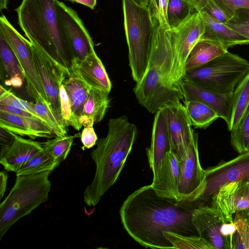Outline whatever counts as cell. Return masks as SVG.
<instances>
[{
  "mask_svg": "<svg viewBox=\"0 0 249 249\" xmlns=\"http://www.w3.org/2000/svg\"><path fill=\"white\" fill-rule=\"evenodd\" d=\"M196 203L159 196L151 184L146 185L124 201L120 210L121 220L128 234L141 246L153 249H174L164 232L199 236L192 221Z\"/></svg>",
  "mask_w": 249,
  "mask_h": 249,
  "instance_id": "cell-1",
  "label": "cell"
},
{
  "mask_svg": "<svg viewBox=\"0 0 249 249\" xmlns=\"http://www.w3.org/2000/svg\"><path fill=\"white\" fill-rule=\"evenodd\" d=\"M153 33L148 66L133 89L142 106L155 113L165 104L183 99L180 85L173 79V38L171 29L153 17Z\"/></svg>",
  "mask_w": 249,
  "mask_h": 249,
  "instance_id": "cell-2",
  "label": "cell"
},
{
  "mask_svg": "<svg viewBox=\"0 0 249 249\" xmlns=\"http://www.w3.org/2000/svg\"><path fill=\"white\" fill-rule=\"evenodd\" d=\"M107 126V136L98 141L90 154L96 170L84 193V202L89 206H96L116 182L138 134L137 126L125 115L109 119Z\"/></svg>",
  "mask_w": 249,
  "mask_h": 249,
  "instance_id": "cell-3",
  "label": "cell"
},
{
  "mask_svg": "<svg viewBox=\"0 0 249 249\" xmlns=\"http://www.w3.org/2000/svg\"><path fill=\"white\" fill-rule=\"evenodd\" d=\"M55 0H22L15 11L29 40L58 62L70 77L73 56L58 18Z\"/></svg>",
  "mask_w": 249,
  "mask_h": 249,
  "instance_id": "cell-4",
  "label": "cell"
},
{
  "mask_svg": "<svg viewBox=\"0 0 249 249\" xmlns=\"http://www.w3.org/2000/svg\"><path fill=\"white\" fill-rule=\"evenodd\" d=\"M51 173L17 176L14 186L0 204V240L18 220L47 200Z\"/></svg>",
  "mask_w": 249,
  "mask_h": 249,
  "instance_id": "cell-5",
  "label": "cell"
},
{
  "mask_svg": "<svg viewBox=\"0 0 249 249\" xmlns=\"http://www.w3.org/2000/svg\"><path fill=\"white\" fill-rule=\"evenodd\" d=\"M124 27L128 48L129 66L133 80L139 82L148 66L153 33L148 6L134 0H122Z\"/></svg>",
  "mask_w": 249,
  "mask_h": 249,
  "instance_id": "cell-6",
  "label": "cell"
},
{
  "mask_svg": "<svg viewBox=\"0 0 249 249\" xmlns=\"http://www.w3.org/2000/svg\"><path fill=\"white\" fill-rule=\"evenodd\" d=\"M249 72V62L228 51L198 68L187 71L183 77L217 92L232 93Z\"/></svg>",
  "mask_w": 249,
  "mask_h": 249,
  "instance_id": "cell-7",
  "label": "cell"
},
{
  "mask_svg": "<svg viewBox=\"0 0 249 249\" xmlns=\"http://www.w3.org/2000/svg\"><path fill=\"white\" fill-rule=\"evenodd\" d=\"M0 32L13 51L23 70L29 95L35 101L40 100L49 106L33 58L31 42L23 37L3 15L0 18Z\"/></svg>",
  "mask_w": 249,
  "mask_h": 249,
  "instance_id": "cell-8",
  "label": "cell"
},
{
  "mask_svg": "<svg viewBox=\"0 0 249 249\" xmlns=\"http://www.w3.org/2000/svg\"><path fill=\"white\" fill-rule=\"evenodd\" d=\"M31 48L49 107L60 124L67 130L61 115L60 89L64 80L69 76L65 69L47 53L32 43Z\"/></svg>",
  "mask_w": 249,
  "mask_h": 249,
  "instance_id": "cell-9",
  "label": "cell"
},
{
  "mask_svg": "<svg viewBox=\"0 0 249 249\" xmlns=\"http://www.w3.org/2000/svg\"><path fill=\"white\" fill-rule=\"evenodd\" d=\"M171 30L173 47L172 75L174 80L179 84L186 73L185 66L189 54L204 33V24L198 12Z\"/></svg>",
  "mask_w": 249,
  "mask_h": 249,
  "instance_id": "cell-10",
  "label": "cell"
},
{
  "mask_svg": "<svg viewBox=\"0 0 249 249\" xmlns=\"http://www.w3.org/2000/svg\"><path fill=\"white\" fill-rule=\"evenodd\" d=\"M205 187V171L201 166L199 158L198 133H195L185 157L180 162L178 201H198Z\"/></svg>",
  "mask_w": 249,
  "mask_h": 249,
  "instance_id": "cell-11",
  "label": "cell"
},
{
  "mask_svg": "<svg viewBox=\"0 0 249 249\" xmlns=\"http://www.w3.org/2000/svg\"><path fill=\"white\" fill-rule=\"evenodd\" d=\"M55 7L73 58L83 60L95 52L92 38L77 13L58 0H55Z\"/></svg>",
  "mask_w": 249,
  "mask_h": 249,
  "instance_id": "cell-12",
  "label": "cell"
},
{
  "mask_svg": "<svg viewBox=\"0 0 249 249\" xmlns=\"http://www.w3.org/2000/svg\"><path fill=\"white\" fill-rule=\"evenodd\" d=\"M165 112L171 150L181 160L185 157L195 132L186 108L180 101L162 107Z\"/></svg>",
  "mask_w": 249,
  "mask_h": 249,
  "instance_id": "cell-13",
  "label": "cell"
},
{
  "mask_svg": "<svg viewBox=\"0 0 249 249\" xmlns=\"http://www.w3.org/2000/svg\"><path fill=\"white\" fill-rule=\"evenodd\" d=\"M206 187L200 200H206L222 185L239 180H249V152L204 170Z\"/></svg>",
  "mask_w": 249,
  "mask_h": 249,
  "instance_id": "cell-14",
  "label": "cell"
},
{
  "mask_svg": "<svg viewBox=\"0 0 249 249\" xmlns=\"http://www.w3.org/2000/svg\"><path fill=\"white\" fill-rule=\"evenodd\" d=\"M211 206L224 223L233 222V215L249 210V181L239 180L225 183L211 197Z\"/></svg>",
  "mask_w": 249,
  "mask_h": 249,
  "instance_id": "cell-15",
  "label": "cell"
},
{
  "mask_svg": "<svg viewBox=\"0 0 249 249\" xmlns=\"http://www.w3.org/2000/svg\"><path fill=\"white\" fill-rule=\"evenodd\" d=\"M179 83L185 101L197 100L207 105L226 122L228 128L229 127L232 113L233 93L218 92L184 77L181 78Z\"/></svg>",
  "mask_w": 249,
  "mask_h": 249,
  "instance_id": "cell-16",
  "label": "cell"
},
{
  "mask_svg": "<svg viewBox=\"0 0 249 249\" xmlns=\"http://www.w3.org/2000/svg\"><path fill=\"white\" fill-rule=\"evenodd\" d=\"M71 75L75 76L89 87L109 94L112 84L105 67L96 52L83 60L73 58L70 67Z\"/></svg>",
  "mask_w": 249,
  "mask_h": 249,
  "instance_id": "cell-17",
  "label": "cell"
},
{
  "mask_svg": "<svg viewBox=\"0 0 249 249\" xmlns=\"http://www.w3.org/2000/svg\"><path fill=\"white\" fill-rule=\"evenodd\" d=\"M192 221L199 236L209 242L214 249H226L224 239L220 232L224 222L212 206L196 207L193 211Z\"/></svg>",
  "mask_w": 249,
  "mask_h": 249,
  "instance_id": "cell-18",
  "label": "cell"
},
{
  "mask_svg": "<svg viewBox=\"0 0 249 249\" xmlns=\"http://www.w3.org/2000/svg\"><path fill=\"white\" fill-rule=\"evenodd\" d=\"M12 133L14 136L13 142L9 145L1 146L0 163L6 171L16 173L20 167L43 148L41 142Z\"/></svg>",
  "mask_w": 249,
  "mask_h": 249,
  "instance_id": "cell-19",
  "label": "cell"
},
{
  "mask_svg": "<svg viewBox=\"0 0 249 249\" xmlns=\"http://www.w3.org/2000/svg\"><path fill=\"white\" fill-rule=\"evenodd\" d=\"M171 150L166 120L163 108L159 109L155 114L153 123L151 142L146 149V154L153 178L155 177L162 164L165 154Z\"/></svg>",
  "mask_w": 249,
  "mask_h": 249,
  "instance_id": "cell-20",
  "label": "cell"
},
{
  "mask_svg": "<svg viewBox=\"0 0 249 249\" xmlns=\"http://www.w3.org/2000/svg\"><path fill=\"white\" fill-rule=\"evenodd\" d=\"M180 162V160L173 151L165 154L161 167L151 184L159 196L178 201Z\"/></svg>",
  "mask_w": 249,
  "mask_h": 249,
  "instance_id": "cell-21",
  "label": "cell"
},
{
  "mask_svg": "<svg viewBox=\"0 0 249 249\" xmlns=\"http://www.w3.org/2000/svg\"><path fill=\"white\" fill-rule=\"evenodd\" d=\"M0 127L20 136H28L32 140L55 137L52 130L39 119L1 110Z\"/></svg>",
  "mask_w": 249,
  "mask_h": 249,
  "instance_id": "cell-22",
  "label": "cell"
},
{
  "mask_svg": "<svg viewBox=\"0 0 249 249\" xmlns=\"http://www.w3.org/2000/svg\"><path fill=\"white\" fill-rule=\"evenodd\" d=\"M199 12L204 24V32L200 39L215 42L226 50L235 45L249 44L248 38L213 18L205 12Z\"/></svg>",
  "mask_w": 249,
  "mask_h": 249,
  "instance_id": "cell-23",
  "label": "cell"
},
{
  "mask_svg": "<svg viewBox=\"0 0 249 249\" xmlns=\"http://www.w3.org/2000/svg\"><path fill=\"white\" fill-rule=\"evenodd\" d=\"M227 51L228 50L215 42L200 39L189 54L185 63V71L200 67Z\"/></svg>",
  "mask_w": 249,
  "mask_h": 249,
  "instance_id": "cell-24",
  "label": "cell"
},
{
  "mask_svg": "<svg viewBox=\"0 0 249 249\" xmlns=\"http://www.w3.org/2000/svg\"><path fill=\"white\" fill-rule=\"evenodd\" d=\"M249 108V72L238 83L233 92L231 131L235 128Z\"/></svg>",
  "mask_w": 249,
  "mask_h": 249,
  "instance_id": "cell-25",
  "label": "cell"
},
{
  "mask_svg": "<svg viewBox=\"0 0 249 249\" xmlns=\"http://www.w3.org/2000/svg\"><path fill=\"white\" fill-rule=\"evenodd\" d=\"M63 85L68 95L72 112L79 121L90 87L78 78L71 75L64 80Z\"/></svg>",
  "mask_w": 249,
  "mask_h": 249,
  "instance_id": "cell-26",
  "label": "cell"
},
{
  "mask_svg": "<svg viewBox=\"0 0 249 249\" xmlns=\"http://www.w3.org/2000/svg\"><path fill=\"white\" fill-rule=\"evenodd\" d=\"M108 94L102 90L90 87L82 115L91 118L94 124L101 122L109 106Z\"/></svg>",
  "mask_w": 249,
  "mask_h": 249,
  "instance_id": "cell-27",
  "label": "cell"
},
{
  "mask_svg": "<svg viewBox=\"0 0 249 249\" xmlns=\"http://www.w3.org/2000/svg\"><path fill=\"white\" fill-rule=\"evenodd\" d=\"M184 106L196 128L205 129L220 118L212 107L197 100L185 101Z\"/></svg>",
  "mask_w": 249,
  "mask_h": 249,
  "instance_id": "cell-28",
  "label": "cell"
},
{
  "mask_svg": "<svg viewBox=\"0 0 249 249\" xmlns=\"http://www.w3.org/2000/svg\"><path fill=\"white\" fill-rule=\"evenodd\" d=\"M60 163L59 160L43 149L20 167L16 172V176L52 172Z\"/></svg>",
  "mask_w": 249,
  "mask_h": 249,
  "instance_id": "cell-29",
  "label": "cell"
},
{
  "mask_svg": "<svg viewBox=\"0 0 249 249\" xmlns=\"http://www.w3.org/2000/svg\"><path fill=\"white\" fill-rule=\"evenodd\" d=\"M198 12L191 3L185 0H168L167 18L170 29L177 27Z\"/></svg>",
  "mask_w": 249,
  "mask_h": 249,
  "instance_id": "cell-30",
  "label": "cell"
},
{
  "mask_svg": "<svg viewBox=\"0 0 249 249\" xmlns=\"http://www.w3.org/2000/svg\"><path fill=\"white\" fill-rule=\"evenodd\" d=\"M0 55L1 65L9 78L18 76L25 79V74L13 51L0 32Z\"/></svg>",
  "mask_w": 249,
  "mask_h": 249,
  "instance_id": "cell-31",
  "label": "cell"
},
{
  "mask_svg": "<svg viewBox=\"0 0 249 249\" xmlns=\"http://www.w3.org/2000/svg\"><path fill=\"white\" fill-rule=\"evenodd\" d=\"M80 136V133L74 135L57 136L53 139L41 142V144L44 150L61 163L67 158L74 140Z\"/></svg>",
  "mask_w": 249,
  "mask_h": 249,
  "instance_id": "cell-32",
  "label": "cell"
},
{
  "mask_svg": "<svg viewBox=\"0 0 249 249\" xmlns=\"http://www.w3.org/2000/svg\"><path fill=\"white\" fill-rule=\"evenodd\" d=\"M236 230L232 239V249H249V210L235 214Z\"/></svg>",
  "mask_w": 249,
  "mask_h": 249,
  "instance_id": "cell-33",
  "label": "cell"
},
{
  "mask_svg": "<svg viewBox=\"0 0 249 249\" xmlns=\"http://www.w3.org/2000/svg\"><path fill=\"white\" fill-rule=\"evenodd\" d=\"M174 249H214L212 245L199 236H186L170 231L163 232Z\"/></svg>",
  "mask_w": 249,
  "mask_h": 249,
  "instance_id": "cell-34",
  "label": "cell"
},
{
  "mask_svg": "<svg viewBox=\"0 0 249 249\" xmlns=\"http://www.w3.org/2000/svg\"><path fill=\"white\" fill-rule=\"evenodd\" d=\"M230 132L232 147L239 154L249 152V108L238 125Z\"/></svg>",
  "mask_w": 249,
  "mask_h": 249,
  "instance_id": "cell-35",
  "label": "cell"
},
{
  "mask_svg": "<svg viewBox=\"0 0 249 249\" xmlns=\"http://www.w3.org/2000/svg\"><path fill=\"white\" fill-rule=\"evenodd\" d=\"M35 101L34 106L38 116L52 130L55 136L67 135V130L60 124L49 106L40 100Z\"/></svg>",
  "mask_w": 249,
  "mask_h": 249,
  "instance_id": "cell-36",
  "label": "cell"
},
{
  "mask_svg": "<svg viewBox=\"0 0 249 249\" xmlns=\"http://www.w3.org/2000/svg\"><path fill=\"white\" fill-rule=\"evenodd\" d=\"M60 99L61 115L65 127L71 126L79 130L83 126L72 112L68 95L63 84L60 89Z\"/></svg>",
  "mask_w": 249,
  "mask_h": 249,
  "instance_id": "cell-37",
  "label": "cell"
},
{
  "mask_svg": "<svg viewBox=\"0 0 249 249\" xmlns=\"http://www.w3.org/2000/svg\"><path fill=\"white\" fill-rule=\"evenodd\" d=\"M0 101L7 102L15 107L32 114L38 119L41 120L35 110L34 104L18 98L10 90L4 89L2 85L0 86Z\"/></svg>",
  "mask_w": 249,
  "mask_h": 249,
  "instance_id": "cell-38",
  "label": "cell"
},
{
  "mask_svg": "<svg viewBox=\"0 0 249 249\" xmlns=\"http://www.w3.org/2000/svg\"><path fill=\"white\" fill-rule=\"evenodd\" d=\"M200 11L205 12L213 18L225 24L231 19V17L213 0H208Z\"/></svg>",
  "mask_w": 249,
  "mask_h": 249,
  "instance_id": "cell-39",
  "label": "cell"
},
{
  "mask_svg": "<svg viewBox=\"0 0 249 249\" xmlns=\"http://www.w3.org/2000/svg\"><path fill=\"white\" fill-rule=\"evenodd\" d=\"M213 0L229 15L231 17V18L237 10L239 9H249V0Z\"/></svg>",
  "mask_w": 249,
  "mask_h": 249,
  "instance_id": "cell-40",
  "label": "cell"
},
{
  "mask_svg": "<svg viewBox=\"0 0 249 249\" xmlns=\"http://www.w3.org/2000/svg\"><path fill=\"white\" fill-rule=\"evenodd\" d=\"M80 139L83 149H89L94 146L98 138L93 126L85 127L81 132Z\"/></svg>",
  "mask_w": 249,
  "mask_h": 249,
  "instance_id": "cell-41",
  "label": "cell"
},
{
  "mask_svg": "<svg viewBox=\"0 0 249 249\" xmlns=\"http://www.w3.org/2000/svg\"><path fill=\"white\" fill-rule=\"evenodd\" d=\"M0 110L25 117L37 119L32 114L22 110L20 108L15 107L9 103L3 101H0Z\"/></svg>",
  "mask_w": 249,
  "mask_h": 249,
  "instance_id": "cell-42",
  "label": "cell"
},
{
  "mask_svg": "<svg viewBox=\"0 0 249 249\" xmlns=\"http://www.w3.org/2000/svg\"><path fill=\"white\" fill-rule=\"evenodd\" d=\"M228 22L249 24V9L237 10L232 18Z\"/></svg>",
  "mask_w": 249,
  "mask_h": 249,
  "instance_id": "cell-43",
  "label": "cell"
},
{
  "mask_svg": "<svg viewBox=\"0 0 249 249\" xmlns=\"http://www.w3.org/2000/svg\"><path fill=\"white\" fill-rule=\"evenodd\" d=\"M227 26L249 39V24L227 22Z\"/></svg>",
  "mask_w": 249,
  "mask_h": 249,
  "instance_id": "cell-44",
  "label": "cell"
},
{
  "mask_svg": "<svg viewBox=\"0 0 249 249\" xmlns=\"http://www.w3.org/2000/svg\"><path fill=\"white\" fill-rule=\"evenodd\" d=\"M149 8L152 17L160 19V0H150Z\"/></svg>",
  "mask_w": 249,
  "mask_h": 249,
  "instance_id": "cell-45",
  "label": "cell"
},
{
  "mask_svg": "<svg viewBox=\"0 0 249 249\" xmlns=\"http://www.w3.org/2000/svg\"><path fill=\"white\" fill-rule=\"evenodd\" d=\"M8 179V175L3 171L0 173V198H2L5 192Z\"/></svg>",
  "mask_w": 249,
  "mask_h": 249,
  "instance_id": "cell-46",
  "label": "cell"
},
{
  "mask_svg": "<svg viewBox=\"0 0 249 249\" xmlns=\"http://www.w3.org/2000/svg\"><path fill=\"white\" fill-rule=\"evenodd\" d=\"M23 81L24 80L20 77L16 76L5 80V84L8 86H12L14 88H20L22 85Z\"/></svg>",
  "mask_w": 249,
  "mask_h": 249,
  "instance_id": "cell-47",
  "label": "cell"
},
{
  "mask_svg": "<svg viewBox=\"0 0 249 249\" xmlns=\"http://www.w3.org/2000/svg\"><path fill=\"white\" fill-rule=\"evenodd\" d=\"M75 2L85 5L91 9H93L96 5L97 0H68Z\"/></svg>",
  "mask_w": 249,
  "mask_h": 249,
  "instance_id": "cell-48",
  "label": "cell"
},
{
  "mask_svg": "<svg viewBox=\"0 0 249 249\" xmlns=\"http://www.w3.org/2000/svg\"><path fill=\"white\" fill-rule=\"evenodd\" d=\"M208 0H192L196 10L199 12L206 5Z\"/></svg>",
  "mask_w": 249,
  "mask_h": 249,
  "instance_id": "cell-49",
  "label": "cell"
},
{
  "mask_svg": "<svg viewBox=\"0 0 249 249\" xmlns=\"http://www.w3.org/2000/svg\"><path fill=\"white\" fill-rule=\"evenodd\" d=\"M8 0H0V9L1 10L7 9Z\"/></svg>",
  "mask_w": 249,
  "mask_h": 249,
  "instance_id": "cell-50",
  "label": "cell"
},
{
  "mask_svg": "<svg viewBox=\"0 0 249 249\" xmlns=\"http://www.w3.org/2000/svg\"><path fill=\"white\" fill-rule=\"evenodd\" d=\"M137 3L146 6H149L150 0H134Z\"/></svg>",
  "mask_w": 249,
  "mask_h": 249,
  "instance_id": "cell-51",
  "label": "cell"
},
{
  "mask_svg": "<svg viewBox=\"0 0 249 249\" xmlns=\"http://www.w3.org/2000/svg\"><path fill=\"white\" fill-rule=\"evenodd\" d=\"M185 0L189 2L190 3H191L195 7V6H194V3H193V1H192V0Z\"/></svg>",
  "mask_w": 249,
  "mask_h": 249,
  "instance_id": "cell-52",
  "label": "cell"
},
{
  "mask_svg": "<svg viewBox=\"0 0 249 249\" xmlns=\"http://www.w3.org/2000/svg\"></svg>",
  "mask_w": 249,
  "mask_h": 249,
  "instance_id": "cell-53",
  "label": "cell"
}]
</instances>
